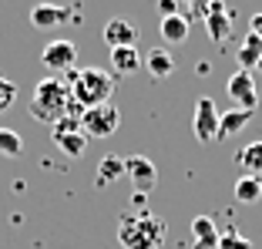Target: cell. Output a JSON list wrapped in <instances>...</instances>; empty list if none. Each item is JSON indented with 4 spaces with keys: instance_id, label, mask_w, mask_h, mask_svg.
<instances>
[{
    "instance_id": "1",
    "label": "cell",
    "mask_w": 262,
    "mask_h": 249,
    "mask_svg": "<svg viewBox=\"0 0 262 249\" xmlns=\"http://www.w3.org/2000/svg\"><path fill=\"white\" fill-rule=\"evenodd\" d=\"M31 115L37 118L40 125H57L61 118H81V115H84V108L71 98L68 81L44 78V81H37V88H34Z\"/></svg>"
},
{
    "instance_id": "2",
    "label": "cell",
    "mask_w": 262,
    "mask_h": 249,
    "mask_svg": "<svg viewBox=\"0 0 262 249\" xmlns=\"http://www.w3.org/2000/svg\"><path fill=\"white\" fill-rule=\"evenodd\" d=\"M165 236H168V226L165 219H158L155 212H124L118 219V242L121 249H162Z\"/></svg>"
},
{
    "instance_id": "3",
    "label": "cell",
    "mask_w": 262,
    "mask_h": 249,
    "mask_svg": "<svg viewBox=\"0 0 262 249\" xmlns=\"http://www.w3.org/2000/svg\"><path fill=\"white\" fill-rule=\"evenodd\" d=\"M115 74L111 71H101V68H84L68 78V88H71V98H74L81 108H98V105H108L111 94H115Z\"/></svg>"
},
{
    "instance_id": "4",
    "label": "cell",
    "mask_w": 262,
    "mask_h": 249,
    "mask_svg": "<svg viewBox=\"0 0 262 249\" xmlns=\"http://www.w3.org/2000/svg\"><path fill=\"white\" fill-rule=\"evenodd\" d=\"M118 125H121V111H118L111 101L108 105H98V108H88L84 115H81V132L88 135V141L115 135Z\"/></svg>"
},
{
    "instance_id": "5",
    "label": "cell",
    "mask_w": 262,
    "mask_h": 249,
    "mask_svg": "<svg viewBox=\"0 0 262 249\" xmlns=\"http://www.w3.org/2000/svg\"><path fill=\"white\" fill-rule=\"evenodd\" d=\"M51 132H54V141L68 152V155H84L88 148V135L81 132V118H61L57 125H51Z\"/></svg>"
},
{
    "instance_id": "6",
    "label": "cell",
    "mask_w": 262,
    "mask_h": 249,
    "mask_svg": "<svg viewBox=\"0 0 262 249\" xmlns=\"http://www.w3.org/2000/svg\"><path fill=\"white\" fill-rule=\"evenodd\" d=\"M192 128H195V138L202 141V145H208V141L219 138V108L212 98H199V105H195V118H192Z\"/></svg>"
},
{
    "instance_id": "7",
    "label": "cell",
    "mask_w": 262,
    "mask_h": 249,
    "mask_svg": "<svg viewBox=\"0 0 262 249\" xmlns=\"http://www.w3.org/2000/svg\"><path fill=\"white\" fill-rule=\"evenodd\" d=\"M124 175L131 179V185L138 189V192H151V185L158 182V169L148 155H128L124 158Z\"/></svg>"
},
{
    "instance_id": "8",
    "label": "cell",
    "mask_w": 262,
    "mask_h": 249,
    "mask_svg": "<svg viewBox=\"0 0 262 249\" xmlns=\"http://www.w3.org/2000/svg\"><path fill=\"white\" fill-rule=\"evenodd\" d=\"M225 88H229V98L239 105V111H255V105H259V91H255V78L249 74V71H235Z\"/></svg>"
},
{
    "instance_id": "9",
    "label": "cell",
    "mask_w": 262,
    "mask_h": 249,
    "mask_svg": "<svg viewBox=\"0 0 262 249\" xmlns=\"http://www.w3.org/2000/svg\"><path fill=\"white\" fill-rule=\"evenodd\" d=\"M40 61L51 71H71L77 61V44L74 40H51V44L40 51Z\"/></svg>"
},
{
    "instance_id": "10",
    "label": "cell",
    "mask_w": 262,
    "mask_h": 249,
    "mask_svg": "<svg viewBox=\"0 0 262 249\" xmlns=\"http://www.w3.org/2000/svg\"><path fill=\"white\" fill-rule=\"evenodd\" d=\"M205 31L215 44H225L232 34V10H225L222 4H208L205 7Z\"/></svg>"
},
{
    "instance_id": "11",
    "label": "cell",
    "mask_w": 262,
    "mask_h": 249,
    "mask_svg": "<svg viewBox=\"0 0 262 249\" xmlns=\"http://www.w3.org/2000/svg\"><path fill=\"white\" fill-rule=\"evenodd\" d=\"M135 40H138V27L131 20L111 17V20L104 24V44L108 47H135Z\"/></svg>"
},
{
    "instance_id": "12",
    "label": "cell",
    "mask_w": 262,
    "mask_h": 249,
    "mask_svg": "<svg viewBox=\"0 0 262 249\" xmlns=\"http://www.w3.org/2000/svg\"><path fill=\"white\" fill-rule=\"evenodd\" d=\"M118 179H124V158L121 155H104L98 162V172H94V185L108 189V185H115Z\"/></svg>"
},
{
    "instance_id": "13",
    "label": "cell",
    "mask_w": 262,
    "mask_h": 249,
    "mask_svg": "<svg viewBox=\"0 0 262 249\" xmlns=\"http://www.w3.org/2000/svg\"><path fill=\"white\" fill-rule=\"evenodd\" d=\"M68 17H71V7H54V4H40V7L31 10V24L37 31H44V27H61Z\"/></svg>"
},
{
    "instance_id": "14",
    "label": "cell",
    "mask_w": 262,
    "mask_h": 249,
    "mask_svg": "<svg viewBox=\"0 0 262 249\" xmlns=\"http://www.w3.org/2000/svg\"><path fill=\"white\" fill-rule=\"evenodd\" d=\"M192 239H195V249H215L219 246V226L212 222V216L192 219Z\"/></svg>"
},
{
    "instance_id": "15",
    "label": "cell",
    "mask_w": 262,
    "mask_h": 249,
    "mask_svg": "<svg viewBox=\"0 0 262 249\" xmlns=\"http://www.w3.org/2000/svg\"><path fill=\"white\" fill-rule=\"evenodd\" d=\"M252 115H255V111H239V108L219 115V138L215 141H225V138H232V135H239L242 128L252 121Z\"/></svg>"
},
{
    "instance_id": "16",
    "label": "cell",
    "mask_w": 262,
    "mask_h": 249,
    "mask_svg": "<svg viewBox=\"0 0 262 249\" xmlns=\"http://www.w3.org/2000/svg\"><path fill=\"white\" fill-rule=\"evenodd\" d=\"M141 68L138 47H111V71L115 74H135Z\"/></svg>"
},
{
    "instance_id": "17",
    "label": "cell",
    "mask_w": 262,
    "mask_h": 249,
    "mask_svg": "<svg viewBox=\"0 0 262 249\" xmlns=\"http://www.w3.org/2000/svg\"><path fill=\"white\" fill-rule=\"evenodd\" d=\"M145 68L151 78H168L171 71H175V57H171V51H165V47H155V51H148L145 54Z\"/></svg>"
},
{
    "instance_id": "18",
    "label": "cell",
    "mask_w": 262,
    "mask_h": 249,
    "mask_svg": "<svg viewBox=\"0 0 262 249\" xmlns=\"http://www.w3.org/2000/svg\"><path fill=\"white\" fill-rule=\"evenodd\" d=\"M235 162L246 169V175L252 179H262V141H249L235 152Z\"/></svg>"
},
{
    "instance_id": "19",
    "label": "cell",
    "mask_w": 262,
    "mask_h": 249,
    "mask_svg": "<svg viewBox=\"0 0 262 249\" xmlns=\"http://www.w3.org/2000/svg\"><path fill=\"white\" fill-rule=\"evenodd\" d=\"M239 71H249V74H252L255 71V64H259V57H262V40L255 37L252 31L246 34V37H242V44H239Z\"/></svg>"
},
{
    "instance_id": "20",
    "label": "cell",
    "mask_w": 262,
    "mask_h": 249,
    "mask_svg": "<svg viewBox=\"0 0 262 249\" xmlns=\"http://www.w3.org/2000/svg\"><path fill=\"white\" fill-rule=\"evenodd\" d=\"M162 37L168 44H185L188 40V17L185 14H175V17H162Z\"/></svg>"
},
{
    "instance_id": "21",
    "label": "cell",
    "mask_w": 262,
    "mask_h": 249,
    "mask_svg": "<svg viewBox=\"0 0 262 249\" xmlns=\"http://www.w3.org/2000/svg\"><path fill=\"white\" fill-rule=\"evenodd\" d=\"M235 199L246 205L259 202L262 199V179H252V175H242L239 182H235Z\"/></svg>"
},
{
    "instance_id": "22",
    "label": "cell",
    "mask_w": 262,
    "mask_h": 249,
    "mask_svg": "<svg viewBox=\"0 0 262 249\" xmlns=\"http://www.w3.org/2000/svg\"><path fill=\"white\" fill-rule=\"evenodd\" d=\"M24 152V138L14 132V128H0V155L17 158Z\"/></svg>"
},
{
    "instance_id": "23",
    "label": "cell",
    "mask_w": 262,
    "mask_h": 249,
    "mask_svg": "<svg viewBox=\"0 0 262 249\" xmlns=\"http://www.w3.org/2000/svg\"><path fill=\"white\" fill-rule=\"evenodd\" d=\"M215 249H252V242H249L235 226H229L225 233H219V246Z\"/></svg>"
},
{
    "instance_id": "24",
    "label": "cell",
    "mask_w": 262,
    "mask_h": 249,
    "mask_svg": "<svg viewBox=\"0 0 262 249\" xmlns=\"http://www.w3.org/2000/svg\"><path fill=\"white\" fill-rule=\"evenodd\" d=\"M14 101H17V85L7 81V78H0V115H4Z\"/></svg>"
},
{
    "instance_id": "25",
    "label": "cell",
    "mask_w": 262,
    "mask_h": 249,
    "mask_svg": "<svg viewBox=\"0 0 262 249\" xmlns=\"http://www.w3.org/2000/svg\"><path fill=\"white\" fill-rule=\"evenodd\" d=\"M158 10H162V17H175L178 4H175V0H158Z\"/></svg>"
},
{
    "instance_id": "26",
    "label": "cell",
    "mask_w": 262,
    "mask_h": 249,
    "mask_svg": "<svg viewBox=\"0 0 262 249\" xmlns=\"http://www.w3.org/2000/svg\"><path fill=\"white\" fill-rule=\"evenodd\" d=\"M249 24H252V27H249V31H252L255 37L262 40V14H255V17H252V20H249Z\"/></svg>"
},
{
    "instance_id": "27",
    "label": "cell",
    "mask_w": 262,
    "mask_h": 249,
    "mask_svg": "<svg viewBox=\"0 0 262 249\" xmlns=\"http://www.w3.org/2000/svg\"><path fill=\"white\" fill-rule=\"evenodd\" d=\"M255 71H262V57H259V64H255Z\"/></svg>"
}]
</instances>
